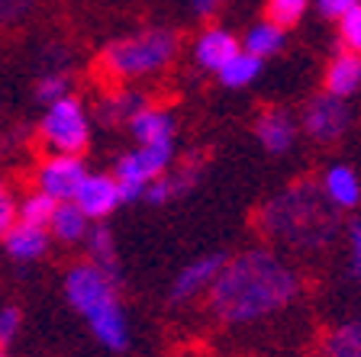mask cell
Instances as JSON below:
<instances>
[{
	"label": "cell",
	"instance_id": "obj_1",
	"mask_svg": "<svg viewBox=\"0 0 361 357\" xmlns=\"http://www.w3.org/2000/svg\"><path fill=\"white\" fill-rule=\"evenodd\" d=\"M300 293V274L268 248H252L226 261L213 287L207 290L213 315L229 325H248L281 313Z\"/></svg>",
	"mask_w": 361,
	"mask_h": 357
},
{
	"label": "cell",
	"instance_id": "obj_2",
	"mask_svg": "<svg viewBox=\"0 0 361 357\" xmlns=\"http://www.w3.org/2000/svg\"><path fill=\"white\" fill-rule=\"evenodd\" d=\"M258 225L268 238L293 251H326L336 242L342 219L326 200L323 187L313 180H297L274 194L258 213Z\"/></svg>",
	"mask_w": 361,
	"mask_h": 357
},
{
	"label": "cell",
	"instance_id": "obj_3",
	"mask_svg": "<svg viewBox=\"0 0 361 357\" xmlns=\"http://www.w3.org/2000/svg\"><path fill=\"white\" fill-rule=\"evenodd\" d=\"M174 52H178V32L145 30L139 36H126L110 42L104 49V55H100V65L116 81L120 77H142L171 65Z\"/></svg>",
	"mask_w": 361,
	"mask_h": 357
},
{
	"label": "cell",
	"instance_id": "obj_4",
	"mask_svg": "<svg viewBox=\"0 0 361 357\" xmlns=\"http://www.w3.org/2000/svg\"><path fill=\"white\" fill-rule=\"evenodd\" d=\"M171 158H174V142L139 145L135 151H126V155L116 161V171H113V180L120 187V203L142 200L145 184L161 177V174L171 168Z\"/></svg>",
	"mask_w": 361,
	"mask_h": 357
},
{
	"label": "cell",
	"instance_id": "obj_5",
	"mask_svg": "<svg viewBox=\"0 0 361 357\" xmlns=\"http://www.w3.org/2000/svg\"><path fill=\"white\" fill-rule=\"evenodd\" d=\"M42 135L52 149L61 151V155H81L90 142L87 116H84L81 104H78L75 97L55 100L42 119Z\"/></svg>",
	"mask_w": 361,
	"mask_h": 357
},
{
	"label": "cell",
	"instance_id": "obj_6",
	"mask_svg": "<svg viewBox=\"0 0 361 357\" xmlns=\"http://www.w3.org/2000/svg\"><path fill=\"white\" fill-rule=\"evenodd\" d=\"M65 293L68 303L90 319L97 309L116 303V280H110L97 264H75L65 277Z\"/></svg>",
	"mask_w": 361,
	"mask_h": 357
},
{
	"label": "cell",
	"instance_id": "obj_7",
	"mask_svg": "<svg viewBox=\"0 0 361 357\" xmlns=\"http://www.w3.org/2000/svg\"><path fill=\"white\" fill-rule=\"evenodd\" d=\"M352 123V110L345 100L332 97V94H316L307 106H303V129L313 142L319 145H332L348 132Z\"/></svg>",
	"mask_w": 361,
	"mask_h": 357
},
{
	"label": "cell",
	"instance_id": "obj_8",
	"mask_svg": "<svg viewBox=\"0 0 361 357\" xmlns=\"http://www.w3.org/2000/svg\"><path fill=\"white\" fill-rule=\"evenodd\" d=\"M223 264H226V254H223V251L203 254V258L190 261L188 268L180 270L178 277H174L168 299H171V303H188V299H194V296H200V293H207V290L213 287V280L219 277Z\"/></svg>",
	"mask_w": 361,
	"mask_h": 357
},
{
	"label": "cell",
	"instance_id": "obj_9",
	"mask_svg": "<svg viewBox=\"0 0 361 357\" xmlns=\"http://www.w3.org/2000/svg\"><path fill=\"white\" fill-rule=\"evenodd\" d=\"M84 174V161L75 155H55L39 168V184H42V194L55 196V200H75Z\"/></svg>",
	"mask_w": 361,
	"mask_h": 357
},
{
	"label": "cell",
	"instance_id": "obj_10",
	"mask_svg": "<svg viewBox=\"0 0 361 357\" xmlns=\"http://www.w3.org/2000/svg\"><path fill=\"white\" fill-rule=\"evenodd\" d=\"M75 206L87 219H106L113 209L120 206V187H116V180L110 174H90L78 187Z\"/></svg>",
	"mask_w": 361,
	"mask_h": 357
},
{
	"label": "cell",
	"instance_id": "obj_11",
	"mask_svg": "<svg viewBox=\"0 0 361 357\" xmlns=\"http://www.w3.org/2000/svg\"><path fill=\"white\" fill-rule=\"evenodd\" d=\"M255 135L271 155H284L293 145V139H297V123H293V116L287 110L271 106L255 119Z\"/></svg>",
	"mask_w": 361,
	"mask_h": 357
},
{
	"label": "cell",
	"instance_id": "obj_12",
	"mask_svg": "<svg viewBox=\"0 0 361 357\" xmlns=\"http://www.w3.org/2000/svg\"><path fill=\"white\" fill-rule=\"evenodd\" d=\"M129 132L135 135L139 145H161V142L174 139V116L168 110H155V106H142L129 119Z\"/></svg>",
	"mask_w": 361,
	"mask_h": 357
},
{
	"label": "cell",
	"instance_id": "obj_13",
	"mask_svg": "<svg viewBox=\"0 0 361 357\" xmlns=\"http://www.w3.org/2000/svg\"><path fill=\"white\" fill-rule=\"evenodd\" d=\"M355 90H361V55L338 52L326 68V94L345 100Z\"/></svg>",
	"mask_w": 361,
	"mask_h": 357
},
{
	"label": "cell",
	"instance_id": "obj_14",
	"mask_svg": "<svg viewBox=\"0 0 361 357\" xmlns=\"http://www.w3.org/2000/svg\"><path fill=\"white\" fill-rule=\"evenodd\" d=\"M90 328H94V335H97L100 344H106L110 351H126L129 348V325H126V315L120 309V299L97 313L90 315Z\"/></svg>",
	"mask_w": 361,
	"mask_h": 357
},
{
	"label": "cell",
	"instance_id": "obj_15",
	"mask_svg": "<svg viewBox=\"0 0 361 357\" xmlns=\"http://www.w3.org/2000/svg\"><path fill=\"white\" fill-rule=\"evenodd\" d=\"M235 52H239V42H235L233 32H226V30H207L200 39H197L194 58H197V65L207 68V71H219V68L233 58Z\"/></svg>",
	"mask_w": 361,
	"mask_h": 357
},
{
	"label": "cell",
	"instance_id": "obj_16",
	"mask_svg": "<svg viewBox=\"0 0 361 357\" xmlns=\"http://www.w3.org/2000/svg\"><path fill=\"white\" fill-rule=\"evenodd\" d=\"M323 194L336 209L358 206V200H361L358 174H355L352 168H345V164L329 168V171H326V180H323Z\"/></svg>",
	"mask_w": 361,
	"mask_h": 357
},
{
	"label": "cell",
	"instance_id": "obj_17",
	"mask_svg": "<svg viewBox=\"0 0 361 357\" xmlns=\"http://www.w3.org/2000/svg\"><path fill=\"white\" fill-rule=\"evenodd\" d=\"M84 238H87V254L94 258L90 264H97L110 280L120 283V254H116V245H113L110 229L97 225V229H87V235Z\"/></svg>",
	"mask_w": 361,
	"mask_h": 357
},
{
	"label": "cell",
	"instance_id": "obj_18",
	"mask_svg": "<svg viewBox=\"0 0 361 357\" xmlns=\"http://www.w3.org/2000/svg\"><path fill=\"white\" fill-rule=\"evenodd\" d=\"M142 106H149L142 94L123 90V94L104 97V104L97 106V116H100V123H106V126H129V119L142 110Z\"/></svg>",
	"mask_w": 361,
	"mask_h": 357
},
{
	"label": "cell",
	"instance_id": "obj_19",
	"mask_svg": "<svg viewBox=\"0 0 361 357\" xmlns=\"http://www.w3.org/2000/svg\"><path fill=\"white\" fill-rule=\"evenodd\" d=\"M45 245H49V238H45L42 229H32V225H13V229L7 232V251L10 258L16 261H32L39 258V254L45 251Z\"/></svg>",
	"mask_w": 361,
	"mask_h": 357
},
{
	"label": "cell",
	"instance_id": "obj_20",
	"mask_svg": "<svg viewBox=\"0 0 361 357\" xmlns=\"http://www.w3.org/2000/svg\"><path fill=\"white\" fill-rule=\"evenodd\" d=\"M52 232L61 238V242H81L87 235V216L75 206L71 200H61L52 213Z\"/></svg>",
	"mask_w": 361,
	"mask_h": 357
},
{
	"label": "cell",
	"instance_id": "obj_21",
	"mask_svg": "<svg viewBox=\"0 0 361 357\" xmlns=\"http://www.w3.org/2000/svg\"><path fill=\"white\" fill-rule=\"evenodd\" d=\"M281 49H284V30L274 26V23L262 20V23H255V26L245 32V52H252L255 58L278 55Z\"/></svg>",
	"mask_w": 361,
	"mask_h": 357
},
{
	"label": "cell",
	"instance_id": "obj_22",
	"mask_svg": "<svg viewBox=\"0 0 361 357\" xmlns=\"http://www.w3.org/2000/svg\"><path fill=\"white\" fill-rule=\"evenodd\" d=\"M262 71V58H255L252 52H235L233 58L219 68V81L226 87H248Z\"/></svg>",
	"mask_w": 361,
	"mask_h": 357
},
{
	"label": "cell",
	"instance_id": "obj_23",
	"mask_svg": "<svg viewBox=\"0 0 361 357\" xmlns=\"http://www.w3.org/2000/svg\"><path fill=\"white\" fill-rule=\"evenodd\" d=\"M326 357H361V319L332 328L323 342Z\"/></svg>",
	"mask_w": 361,
	"mask_h": 357
},
{
	"label": "cell",
	"instance_id": "obj_24",
	"mask_svg": "<svg viewBox=\"0 0 361 357\" xmlns=\"http://www.w3.org/2000/svg\"><path fill=\"white\" fill-rule=\"evenodd\" d=\"M59 206V200L49 194H30L23 200V206L16 209L23 219V225H32V229H45V225L52 223V213Z\"/></svg>",
	"mask_w": 361,
	"mask_h": 357
},
{
	"label": "cell",
	"instance_id": "obj_25",
	"mask_svg": "<svg viewBox=\"0 0 361 357\" xmlns=\"http://www.w3.org/2000/svg\"><path fill=\"white\" fill-rule=\"evenodd\" d=\"M310 0H268V7H264V20L287 30V26H297L307 13Z\"/></svg>",
	"mask_w": 361,
	"mask_h": 357
},
{
	"label": "cell",
	"instance_id": "obj_26",
	"mask_svg": "<svg viewBox=\"0 0 361 357\" xmlns=\"http://www.w3.org/2000/svg\"><path fill=\"white\" fill-rule=\"evenodd\" d=\"M200 174H203V155H190L178 171L165 174V177H168V184H171L174 196H180V194H188V190H194L197 180H200Z\"/></svg>",
	"mask_w": 361,
	"mask_h": 357
},
{
	"label": "cell",
	"instance_id": "obj_27",
	"mask_svg": "<svg viewBox=\"0 0 361 357\" xmlns=\"http://www.w3.org/2000/svg\"><path fill=\"white\" fill-rule=\"evenodd\" d=\"M338 23H342L338 26V42L345 45V52L361 55V4L338 16Z\"/></svg>",
	"mask_w": 361,
	"mask_h": 357
},
{
	"label": "cell",
	"instance_id": "obj_28",
	"mask_svg": "<svg viewBox=\"0 0 361 357\" xmlns=\"http://www.w3.org/2000/svg\"><path fill=\"white\" fill-rule=\"evenodd\" d=\"M61 97H68V77L61 75V71H49V75L36 84V100L52 106L55 100H61Z\"/></svg>",
	"mask_w": 361,
	"mask_h": 357
},
{
	"label": "cell",
	"instance_id": "obj_29",
	"mask_svg": "<svg viewBox=\"0 0 361 357\" xmlns=\"http://www.w3.org/2000/svg\"><path fill=\"white\" fill-rule=\"evenodd\" d=\"M36 7V0H0V26H13Z\"/></svg>",
	"mask_w": 361,
	"mask_h": 357
},
{
	"label": "cell",
	"instance_id": "obj_30",
	"mask_svg": "<svg viewBox=\"0 0 361 357\" xmlns=\"http://www.w3.org/2000/svg\"><path fill=\"white\" fill-rule=\"evenodd\" d=\"M16 225V203L10 196V190L0 180V238H7V232Z\"/></svg>",
	"mask_w": 361,
	"mask_h": 357
},
{
	"label": "cell",
	"instance_id": "obj_31",
	"mask_svg": "<svg viewBox=\"0 0 361 357\" xmlns=\"http://www.w3.org/2000/svg\"><path fill=\"white\" fill-rule=\"evenodd\" d=\"M16 328H20V309L7 306V309L0 313V348H4V344L16 335Z\"/></svg>",
	"mask_w": 361,
	"mask_h": 357
},
{
	"label": "cell",
	"instance_id": "obj_32",
	"mask_svg": "<svg viewBox=\"0 0 361 357\" xmlns=\"http://www.w3.org/2000/svg\"><path fill=\"white\" fill-rule=\"evenodd\" d=\"M361 0H316V7H319V13L329 16V20H338L342 13H348L352 7H358Z\"/></svg>",
	"mask_w": 361,
	"mask_h": 357
},
{
	"label": "cell",
	"instance_id": "obj_33",
	"mask_svg": "<svg viewBox=\"0 0 361 357\" xmlns=\"http://www.w3.org/2000/svg\"><path fill=\"white\" fill-rule=\"evenodd\" d=\"M190 7H194L197 16H213L223 7V0H190Z\"/></svg>",
	"mask_w": 361,
	"mask_h": 357
},
{
	"label": "cell",
	"instance_id": "obj_34",
	"mask_svg": "<svg viewBox=\"0 0 361 357\" xmlns=\"http://www.w3.org/2000/svg\"><path fill=\"white\" fill-rule=\"evenodd\" d=\"M0 357H7V354H4V351H0Z\"/></svg>",
	"mask_w": 361,
	"mask_h": 357
}]
</instances>
